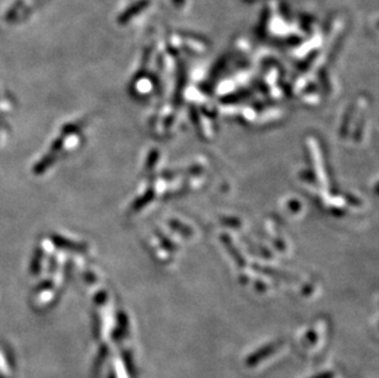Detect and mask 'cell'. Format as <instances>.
<instances>
[{"label":"cell","instance_id":"1","mask_svg":"<svg viewBox=\"0 0 379 378\" xmlns=\"http://www.w3.org/2000/svg\"><path fill=\"white\" fill-rule=\"evenodd\" d=\"M148 5H149V0H141V2H139L138 4H135L134 6H132V8H130L129 10L127 11L122 17H120V21H122V23H123V21L130 20V18H132L133 16H135V15L138 14L139 11H141L142 9H145Z\"/></svg>","mask_w":379,"mask_h":378}]
</instances>
